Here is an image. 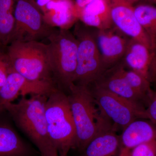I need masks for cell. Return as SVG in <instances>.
Returning a JSON list of instances; mask_svg holds the SVG:
<instances>
[{
    "label": "cell",
    "instance_id": "cell-1",
    "mask_svg": "<svg viewBox=\"0 0 156 156\" xmlns=\"http://www.w3.org/2000/svg\"><path fill=\"white\" fill-rule=\"evenodd\" d=\"M67 94L76 128L74 149L81 152L98 134L110 129L116 130L99 108L89 86L73 83Z\"/></svg>",
    "mask_w": 156,
    "mask_h": 156
},
{
    "label": "cell",
    "instance_id": "cell-4",
    "mask_svg": "<svg viewBox=\"0 0 156 156\" xmlns=\"http://www.w3.org/2000/svg\"><path fill=\"white\" fill-rule=\"evenodd\" d=\"M45 116L49 136L58 154L67 156L76 142L75 126L67 94L56 88L48 95Z\"/></svg>",
    "mask_w": 156,
    "mask_h": 156
},
{
    "label": "cell",
    "instance_id": "cell-10",
    "mask_svg": "<svg viewBox=\"0 0 156 156\" xmlns=\"http://www.w3.org/2000/svg\"><path fill=\"white\" fill-rule=\"evenodd\" d=\"M108 1L113 25L130 38L141 42L155 50L149 38L136 19L134 5L127 0Z\"/></svg>",
    "mask_w": 156,
    "mask_h": 156
},
{
    "label": "cell",
    "instance_id": "cell-24",
    "mask_svg": "<svg viewBox=\"0 0 156 156\" xmlns=\"http://www.w3.org/2000/svg\"><path fill=\"white\" fill-rule=\"evenodd\" d=\"M11 70L7 55L0 54V89L6 82Z\"/></svg>",
    "mask_w": 156,
    "mask_h": 156
},
{
    "label": "cell",
    "instance_id": "cell-17",
    "mask_svg": "<svg viewBox=\"0 0 156 156\" xmlns=\"http://www.w3.org/2000/svg\"><path fill=\"white\" fill-rule=\"evenodd\" d=\"M34 154L11 124L0 118V156H33Z\"/></svg>",
    "mask_w": 156,
    "mask_h": 156
},
{
    "label": "cell",
    "instance_id": "cell-28",
    "mask_svg": "<svg viewBox=\"0 0 156 156\" xmlns=\"http://www.w3.org/2000/svg\"><path fill=\"white\" fill-rule=\"evenodd\" d=\"M127 1L134 5V4H135V3L138 2L140 0H127Z\"/></svg>",
    "mask_w": 156,
    "mask_h": 156
},
{
    "label": "cell",
    "instance_id": "cell-18",
    "mask_svg": "<svg viewBox=\"0 0 156 156\" xmlns=\"http://www.w3.org/2000/svg\"><path fill=\"white\" fill-rule=\"evenodd\" d=\"M115 129L102 132L87 144L79 156H118L120 136Z\"/></svg>",
    "mask_w": 156,
    "mask_h": 156
},
{
    "label": "cell",
    "instance_id": "cell-25",
    "mask_svg": "<svg viewBox=\"0 0 156 156\" xmlns=\"http://www.w3.org/2000/svg\"><path fill=\"white\" fill-rule=\"evenodd\" d=\"M93 0H75V6L76 11L77 15L78 11L83 8L91 2Z\"/></svg>",
    "mask_w": 156,
    "mask_h": 156
},
{
    "label": "cell",
    "instance_id": "cell-27",
    "mask_svg": "<svg viewBox=\"0 0 156 156\" xmlns=\"http://www.w3.org/2000/svg\"><path fill=\"white\" fill-rule=\"evenodd\" d=\"M146 3L152 4L156 6V0H144Z\"/></svg>",
    "mask_w": 156,
    "mask_h": 156
},
{
    "label": "cell",
    "instance_id": "cell-22",
    "mask_svg": "<svg viewBox=\"0 0 156 156\" xmlns=\"http://www.w3.org/2000/svg\"><path fill=\"white\" fill-rule=\"evenodd\" d=\"M129 156H156V140L137 146L131 150Z\"/></svg>",
    "mask_w": 156,
    "mask_h": 156
},
{
    "label": "cell",
    "instance_id": "cell-13",
    "mask_svg": "<svg viewBox=\"0 0 156 156\" xmlns=\"http://www.w3.org/2000/svg\"><path fill=\"white\" fill-rule=\"evenodd\" d=\"M156 140V126L149 120H136L123 129L120 135L118 156H129L137 146Z\"/></svg>",
    "mask_w": 156,
    "mask_h": 156
},
{
    "label": "cell",
    "instance_id": "cell-11",
    "mask_svg": "<svg viewBox=\"0 0 156 156\" xmlns=\"http://www.w3.org/2000/svg\"><path fill=\"white\" fill-rule=\"evenodd\" d=\"M122 62L125 67L142 76L151 83L156 82V51L130 39Z\"/></svg>",
    "mask_w": 156,
    "mask_h": 156
},
{
    "label": "cell",
    "instance_id": "cell-16",
    "mask_svg": "<svg viewBox=\"0 0 156 156\" xmlns=\"http://www.w3.org/2000/svg\"><path fill=\"white\" fill-rule=\"evenodd\" d=\"M78 20L85 25L98 30L113 26L108 0H93L78 11Z\"/></svg>",
    "mask_w": 156,
    "mask_h": 156
},
{
    "label": "cell",
    "instance_id": "cell-15",
    "mask_svg": "<svg viewBox=\"0 0 156 156\" xmlns=\"http://www.w3.org/2000/svg\"><path fill=\"white\" fill-rule=\"evenodd\" d=\"M44 7L45 19L52 27L69 29L79 20L72 0H52Z\"/></svg>",
    "mask_w": 156,
    "mask_h": 156
},
{
    "label": "cell",
    "instance_id": "cell-14",
    "mask_svg": "<svg viewBox=\"0 0 156 156\" xmlns=\"http://www.w3.org/2000/svg\"><path fill=\"white\" fill-rule=\"evenodd\" d=\"M121 62L107 70L92 83L106 89L120 97L146 107V99L132 89L121 72Z\"/></svg>",
    "mask_w": 156,
    "mask_h": 156
},
{
    "label": "cell",
    "instance_id": "cell-23",
    "mask_svg": "<svg viewBox=\"0 0 156 156\" xmlns=\"http://www.w3.org/2000/svg\"><path fill=\"white\" fill-rule=\"evenodd\" d=\"M146 109L148 120L156 126V92L154 90L148 97Z\"/></svg>",
    "mask_w": 156,
    "mask_h": 156
},
{
    "label": "cell",
    "instance_id": "cell-8",
    "mask_svg": "<svg viewBox=\"0 0 156 156\" xmlns=\"http://www.w3.org/2000/svg\"><path fill=\"white\" fill-rule=\"evenodd\" d=\"M14 16L15 25L10 44L14 41H40L47 38L55 28L48 24L44 14L28 0H17Z\"/></svg>",
    "mask_w": 156,
    "mask_h": 156
},
{
    "label": "cell",
    "instance_id": "cell-12",
    "mask_svg": "<svg viewBox=\"0 0 156 156\" xmlns=\"http://www.w3.org/2000/svg\"><path fill=\"white\" fill-rule=\"evenodd\" d=\"M52 89L28 82L18 73L11 70L6 82L0 89V114L6 112L5 108L20 95L39 94L48 95Z\"/></svg>",
    "mask_w": 156,
    "mask_h": 156
},
{
    "label": "cell",
    "instance_id": "cell-20",
    "mask_svg": "<svg viewBox=\"0 0 156 156\" xmlns=\"http://www.w3.org/2000/svg\"><path fill=\"white\" fill-rule=\"evenodd\" d=\"M15 0H0V42L10 43L14 25Z\"/></svg>",
    "mask_w": 156,
    "mask_h": 156
},
{
    "label": "cell",
    "instance_id": "cell-21",
    "mask_svg": "<svg viewBox=\"0 0 156 156\" xmlns=\"http://www.w3.org/2000/svg\"><path fill=\"white\" fill-rule=\"evenodd\" d=\"M121 64V72L127 83L134 91L145 98L147 101L148 95L153 91L151 83L138 73L126 68L122 61Z\"/></svg>",
    "mask_w": 156,
    "mask_h": 156
},
{
    "label": "cell",
    "instance_id": "cell-9",
    "mask_svg": "<svg viewBox=\"0 0 156 156\" xmlns=\"http://www.w3.org/2000/svg\"><path fill=\"white\" fill-rule=\"evenodd\" d=\"M93 29L95 43L105 71L122 61L131 38L114 26L106 29Z\"/></svg>",
    "mask_w": 156,
    "mask_h": 156
},
{
    "label": "cell",
    "instance_id": "cell-26",
    "mask_svg": "<svg viewBox=\"0 0 156 156\" xmlns=\"http://www.w3.org/2000/svg\"><path fill=\"white\" fill-rule=\"evenodd\" d=\"M52 0H37V5L39 7H44Z\"/></svg>",
    "mask_w": 156,
    "mask_h": 156
},
{
    "label": "cell",
    "instance_id": "cell-19",
    "mask_svg": "<svg viewBox=\"0 0 156 156\" xmlns=\"http://www.w3.org/2000/svg\"><path fill=\"white\" fill-rule=\"evenodd\" d=\"M134 14L156 51V6L147 3L134 5Z\"/></svg>",
    "mask_w": 156,
    "mask_h": 156
},
{
    "label": "cell",
    "instance_id": "cell-3",
    "mask_svg": "<svg viewBox=\"0 0 156 156\" xmlns=\"http://www.w3.org/2000/svg\"><path fill=\"white\" fill-rule=\"evenodd\" d=\"M6 55L11 70L28 82L49 88L57 87L53 80L48 44L14 41L10 43Z\"/></svg>",
    "mask_w": 156,
    "mask_h": 156
},
{
    "label": "cell",
    "instance_id": "cell-7",
    "mask_svg": "<svg viewBox=\"0 0 156 156\" xmlns=\"http://www.w3.org/2000/svg\"><path fill=\"white\" fill-rule=\"evenodd\" d=\"M89 87L99 108L116 129L123 130L138 119L148 120L144 105L120 97L94 83Z\"/></svg>",
    "mask_w": 156,
    "mask_h": 156
},
{
    "label": "cell",
    "instance_id": "cell-5",
    "mask_svg": "<svg viewBox=\"0 0 156 156\" xmlns=\"http://www.w3.org/2000/svg\"><path fill=\"white\" fill-rule=\"evenodd\" d=\"M53 80L58 89L68 92L74 83L77 64V41L69 29L55 28L47 38Z\"/></svg>",
    "mask_w": 156,
    "mask_h": 156
},
{
    "label": "cell",
    "instance_id": "cell-2",
    "mask_svg": "<svg viewBox=\"0 0 156 156\" xmlns=\"http://www.w3.org/2000/svg\"><path fill=\"white\" fill-rule=\"evenodd\" d=\"M48 96L39 94H31L28 98L22 96L17 103L7 105L5 111L42 156H54L58 154L49 136L45 116Z\"/></svg>",
    "mask_w": 156,
    "mask_h": 156
},
{
    "label": "cell",
    "instance_id": "cell-29",
    "mask_svg": "<svg viewBox=\"0 0 156 156\" xmlns=\"http://www.w3.org/2000/svg\"><path fill=\"white\" fill-rule=\"evenodd\" d=\"M54 156H62L59 155L57 154V155H56Z\"/></svg>",
    "mask_w": 156,
    "mask_h": 156
},
{
    "label": "cell",
    "instance_id": "cell-6",
    "mask_svg": "<svg viewBox=\"0 0 156 156\" xmlns=\"http://www.w3.org/2000/svg\"><path fill=\"white\" fill-rule=\"evenodd\" d=\"M73 34L77 41V64L74 84L89 86L105 72L95 43L93 28L78 21Z\"/></svg>",
    "mask_w": 156,
    "mask_h": 156
}]
</instances>
